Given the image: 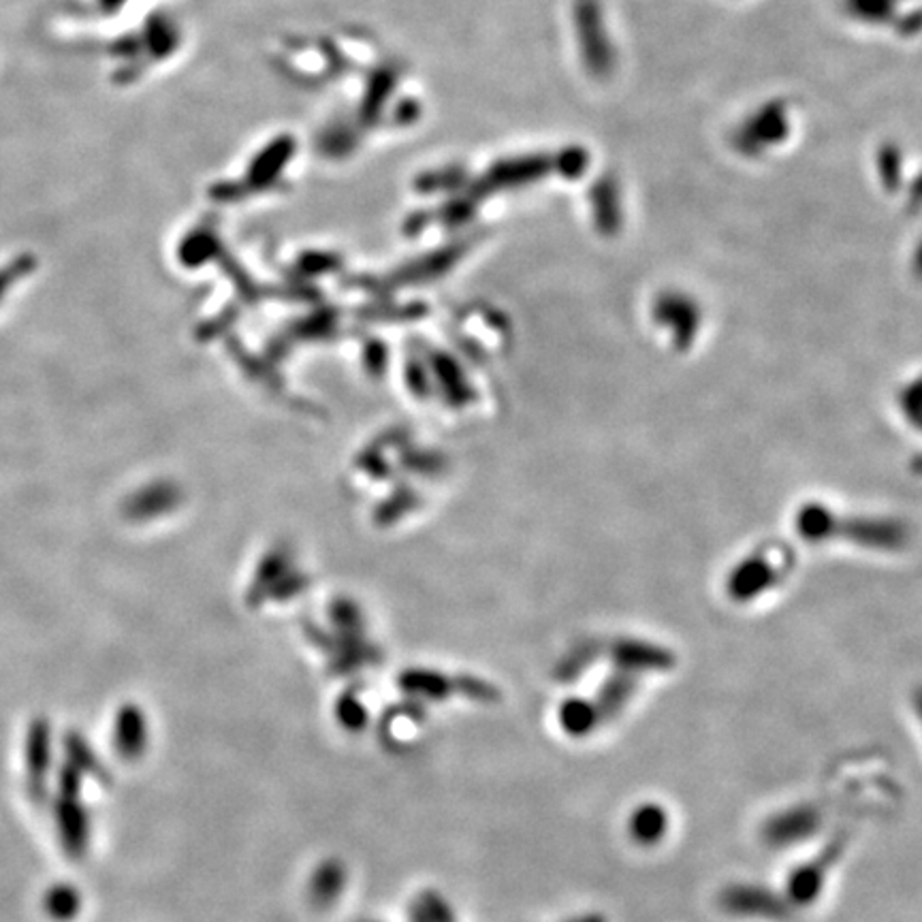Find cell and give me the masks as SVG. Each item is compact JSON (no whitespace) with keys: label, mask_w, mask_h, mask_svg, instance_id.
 I'll return each mask as SVG.
<instances>
[{"label":"cell","mask_w":922,"mask_h":922,"mask_svg":"<svg viewBox=\"0 0 922 922\" xmlns=\"http://www.w3.org/2000/svg\"><path fill=\"white\" fill-rule=\"evenodd\" d=\"M667 820L669 818L665 815V811L656 806L635 811V815L630 818V835L645 845H653L665 835L667 824H669Z\"/></svg>","instance_id":"6da1fadb"}]
</instances>
